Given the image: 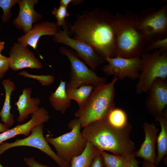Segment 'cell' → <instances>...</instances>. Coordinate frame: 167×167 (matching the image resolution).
Returning a JSON list of instances; mask_svg holds the SVG:
<instances>
[{
    "mask_svg": "<svg viewBox=\"0 0 167 167\" xmlns=\"http://www.w3.org/2000/svg\"><path fill=\"white\" fill-rule=\"evenodd\" d=\"M114 17L106 9L99 8L78 14L75 22L68 27L70 36L89 45L104 59L114 58L116 35Z\"/></svg>",
    "mask_w": 167,
    "mask_h": 167,
    "instance_id": "obj_1",
    "label": "cell"
},
{
    "mask_svg": "<svg viewBox=\"0 0 167 167\" xmlns=\"http://www.w3.org/2000/svg\"><path fill=\"white\" fill-rule=\"evenodd\" d=\"M82 135L101 151H107L128 159L135 157V145L130 139L129 124L122 129L110 125L106 118L92 122L83 128Z\"/></svg>",
    "mask_w": 167,
    "mask_h": 167,
    "instance_id": "obj_2",
    "label": "cell"
},
{
    "mask_svg": "<svg viewBox=\"0 0 167 167\" xmlns=\"http://www.w3.org/2000/svg\"><path fill=\"white\" fill-rule=\"evenodd\" d=\"M116 35L115 57H141L147 43L139 26L137 13L125 8L124 14L114 15L113 22Z\"/></svg>",
    "mask_w": 167,
    "mask_h": 167,
    "instance_id": "obj_3",
    "label": "cell"
},
{
    "mask_svg": "<svg viewBox=\"0 0 167 167\" xmlns=\"http://www.w3.org/2000/svg\"><path fill=\"white\" fill-rule=\"evenodd\" d=\"M118 79L114 77L108 83L94 87L87 100L75 113L83 128L88 124L106 118L115 107V85Z\"/></svg>",
    "mask_w": 167,
    "mask_h": 167,
    "instance_id": "obj_4",
    "label": "cell"
},
{
    "mask_svg": "<svg viewBox=\"0 0 167 167\" xmlns=\"http://www.w3.org/2000/svg\"><path fill=\"white\" fill-rule=\"evenodd\" d=\"M141 59L139 74L135 86L138 94L147 93L156 79L165 80L167 77V52L159 49L145 53Z\"/></svg>",
    "mask_w": 167,
    "mask_h": 167,
    "instance_id": "obj_5",
    "label": "cell"
},
{
    "mask_svg": "<svg viewBox=\"0 0 167 167\" xmlns=\"http://www.w3.org/2000/svg\"><path fill=\"white\" fill-rule=\"evenodd\" d=\"M71 131L56 138L45 137L48 143L52 144L56 151L58 156L63 160L70 163L74 157L84 150L87 141L80 131L81 124L76 118L68 124Z\"/></svg>",
    "mask_w": 167,
    "mask_h": 167,
    "instance_id": "obj_6",
    "label": "cell"
},
{
    "mask_svg": "<svg viewBox=\"0 0 167 167\" xmlns=\"http://www.w3.org/2000/svg\"><path fill=\"white\" fill-rule=\"evenodd\" d=\"M59 51L66 56L70 62V80L66 83V88H77L85 85L96 87L106 83V78L98 75L79 58L74 50L61 46Z\"/></svg>",
    "mask_w": 167,
    "mask_h": 167,
    "instance_id": "obj_7",
    "label": "cell"
},
{
    "mask_svg": "<svg viewBox=\"0 0 167 167\" xmlns=\"http://www.w3.org/2000/svg\"><path fill=\"white\" fill-rule=\"evenodd\" d=\"M137 18L147 45L154 40L167 36V3L158 10L153 7L143 9L137 13Z\"/></svg>",
    "mask_w": 167,
    "mask_h": 167,
    "instance_id": "obj_8",
    "label": "cell"
},
{
    "mask_svg": "<svg viewBox=\"0 0 167 167\" xmlns=\"http://www.w3.org/2000/svg\"><path fill=\"white\" fill-rule=\"evenodd\" d=\"M43 124L36 125L31 130L30 135L23 139H17L13 142H6L0 146V155L6 150L17 147L28 146L39 149L51 157L59 167H69L70 163L61 159L51 148L43 135Z\"/></svg>",
    "mask_w": 167,
    "mask_h": 167,
    "instance_id": "obj_9",
    "label": "cell"
},
{
    "mask_svg": "<svg viewBox=\"0 0 167 167\" xmlns=\"http://www.w3.org/2000/svg\"><path fill=\"white\" fill-rule=\"evenodd\" d=\"M63 28V30H58L53 36L54 41L71 48L75 51L77 56L93 71L104 63V59L98 55L92 47L86 42L71 37L66 25Z\"/></svg>",
    "mask_w": 167,
    "mask_h": 167,
    "instance_id": "obj_10",
    "label": "cell"
},
{
    "mask_svg": "<svg viewBox=\"0 0 167 167\" xmlns=\"http://www.w3.org/2000/svg\"><path fill=\"white\" fill-rule=\"evenodd\" d=\"M107 63L102 69L106 75H113L118 79L126 78L132 80L138 79L141 64V57H136L130 58L117 56L114 58H104Z\"/></svg>",
    "mask_w": 167,
    "mask_h": 167,
    "instance_id": "obj_11",
    "label": "cell"
},
{
    "mask_svg": "<svg viewBox=\"0 0 167 167\" xmlns=\"http://www.w3.org/2000/svg\"><path fill=\"white\" fill-rule=\"evenodd\" d=\"M9 54V68L14 71L26 68L40 69L43 67L42 62L33 52L27 47L22 46L17 42L13 43Z\"/></svg>",
    "mask_w": 167,
    "mask_h": 167,
    "instance_id": "obj_12",
    "label": "cell"
},
{
    "mask_svg": "<svg viewBox=\"0 0 167 167\" xmlns=\"http://www.w3.org/2000/svg\"><path fill=\"white\" fill-rule=\"evenodd\" d=\"M145 104L155 118L162 115L167 105V83L160 78L156 79L147 92Z\"/></svg>",
    "mask_w": 167,
    "mask_h": 167,
    "instance_id": "obj_13",
    "label": "cell"
},
{
    "mask_svg": "<svg viewBox=\"0 0 167 167\" xmlns=\"http://www.w3.org/2000/svg\"><path fill=\"white\" fill-rule=\"evenodd\" d=\"M39 2L38 0H20L18 3L19 11L18 15L12 21L14 26L25 34L42 17V15L36 12L34 6Z\"/></svg>",
    "mask_w": 167,
    "mask_h": 167,
    "instance_id": "obj_14",
    "label": "cell"
},
{
    "mask_svg": "<svg viewBox=\"0 0 167 167\" xmlns=\"http://www.w3.org/2000/svg\"><path fill=\"white\" fill-rule=\"evenodd\" d=\"M50 118L49 113L45 108L40 107L32 114L31 118L27 122L18 124L12 128L0 133V146L4 141L18 135H24L28 136L33 127L37 125L44 124L48 122Z\"/></svg>",
    "mask_w": 167,
    "mask_h": 167,
    "instance_id": "obj_15",
    "label": "cell"
},
{
    "mask_svg": "<svg viewBox=\"0 0 167 167\" xmlns=\"http://www.w3.org/2000/svg\"><path fill=\"white\" fill-rule=\"evenodd\" d=\"M58 29L56 23L45 21L34 24L32 28L28 32L19 36L17 42L25 47L28 45L36 49L40 38L45 35L53 36Z\"/></svg>",
    "mask_w": 167,
    "mask_h": 167,
    "instance_id": "obj_16",
    "label": "cell"
},
{
    "mask_svg": "<svg viewBox=\"0 0 167 167\" xmlns=\"http://www.w3.org/2000/svg\"><path fill=\"white\" fill-rule=\"evenodd\" d=\"M143 129L145 133V139L139 149L135 152V156L155 164L157 157L155 145L159 129L154 123L146 122L143 123Z\"/></svg>",
    "mask_w": 167,
    "mask_h": 167,
    "instance_id": "obj_17",
    "label": "cell"
},
{
    "mask_svg": "<svg viewBox=\"0 0 167 167\" xmlns=\"http://www.w3.org/2000/svg\"><path fill=\"white\" fill-rule=\"evenodd\" d=\"M32 91L31 88H24L18 100L15 103L19 113L17 121L19 123L23 122L30 114H32L40 108L41 100L37 97H31Z\"/></svg>",
    "mask_w": 167,
    "mask_h": 167,
    "instance_id": "obj_18",
    "label": "cell"
},
{
    "mask_svg": "<svg viewBox=\"0 0 167 167\" xmlns=\"http://www.w3.org/2000/svg\"><path fill=\"white\" fill-rule=\"evenodd\" d=\"M49 101L56 110L64 114L71 106V100L68 96L66 92L65 81L61 79L58 87L54 92H52L49 98Z\"/></svg>",
    "mask_w": 167,
    "mask_h": 167,
    "instance_id": "obj_19",
    "label": "cell"
},
{
    "mask_svg": "<svg viewBox=\"0 0 167 167\" xmlns=\"http://www.w3.org/2000/svg\"><path fill=\"white\" fill-rule=\"evenodd\" d=\"M2 84L5 89V96L4 103L0 111V117L3 124L9 128L14 123V115L10 112V100L11 93L15 89V85L9 79L3 80Z\"/></svg>",
    "mask_w": 167,
    "mask_h": 167,
    "instance_id": "obj_20",
    "label": "cell"
},
{
    "mask_svg": "<svg viewBox=\"0 0 167 167\" xmlns=\"http://www.w3.org/2000/svg\"><path fill=\"white\" fill-rule=\"evenodd\" d=\"M155 119L159 122L161 127L156 140L157 153L155 165L157 166L167 153V119L163 115Z\"/></svg>",
    "mask_w": 167,
    "mask_h": 167,
    "instance_id": "obj_21",
    "label": "cell"
},
{
    "mask_svg": "<svg viewBox=\"0 0 167 167\" xmlns=\"http://www.w3.org/2000/svg\"><path fill=\"white\" fill-rule=\"evenodd\" d=\"M96 147L87 142L83 152L74 157L69 167H89L94 157L101 152Z\"/></svg>",
    "mask_w": 167,
    "mask_h": 167,
    "instance_id": "obj_22",
    "label": "cell"
},
{
    "mask_svg": "<svg viewBox=\"0 0 167 167\" xmlns=\"http://www.w3.org/2000/svg\"><path fill=\"white\" fill-rule=\"evenodd\" d=\"M94 87L92 85H85L77 88H66V92L69 98L75 101L79 107L87 100Z\"/></svg>",
    "mask_w": 167,
    "mask_h": 167,
    "instance_id": "obj_23",
    "label": "cell"
},
{
    "mask_svg": "<svg viewBox=\"0 0 167 167\" xmlns=\"http://www.w3.org/2000/svg\"><path fill=\"white\" fill-rule=\"evenodd\" d=\"M106 119L112 126L118 129H122L129 123L126 113L122 109L115 107L108 114Z\"/></svg>",
    "mask_w": 167,
    "mask_h": 167,
    "instance_id": "obj_24",
    "label": "cell"
},
{
    "mask_svg": "<svg viewBox=\"0 0 167 167\" xmlns=\"http://www.w3.org/2000/svg\"><path fill=\"white\" fill-rule=\"evenodd\" d=\"M105 167H129L128 160L120 155L110 154L105 151L100 152Z\"/></svg>",
    "mask_w": 167,
    "mask_h": 167,
    "instance_id": "obj_25",
    "label": "cell"
},
{
    "mask_svg": "<svg viewBox=\"0 0 167 167\" xmlns=\"http://www.w3.org/2000/svg\"><path fill=\"white\" fill-rule=\"evenodd\" d=\"M20 0H0V8L3 10L1 17L2 21L4 22L9 21L12 16L11 8L18 4Z\"/></svg>",
    "mask_w": 167,
    "mask_h": 167,
    "instance_id": "obj_26",
    "label": "cell"
},
{
    "mask_svg": "<svg viewBox=\"0 0 167 167\" xmlns=\"http://www.w3.org/2000/svg\"><path fill=\"white\" fill-rule=\"evenodd\" d=\"M19 75L25 77L36 79L43 86H49L54 82V77L50 75H34L30 74L26 71H20Z\"/></svg>",
    "mask_w": 167,
    "mask_h": 167,
    "instance_id": "obj_27",
    "label": "cell"
},
{
    "mask_svg": "<svg viewBox=\"0 0 167 167\" xmlns=\"http://www.w3.org/2000/svg\"><path fill=\"white\" fill-rule=\"evenodd\" d=\"M51 13L57 20L56 23L58 28L65 26L66 23L65 19L70 15L67 7L60 5L58 8H54Z\"/></svg>",
    "mask_w": 167,
    "mask_h": 167,
    "instance_id": "obj_28",
    "label": "cell"
},
{
    "mask_svg": "<svg viewBox=\"0 0 167 167\" xmlns=\"http://www.w3.org/2000/svg\"><path fill=\"white\" fill-rule=\"evenodd\" d=\"M159 49L161 50L164 52H167V36L158 39L150 42L145 47V53Z\"/></svg>",
    "mask_w": 167,
    "mask_h": 167,
    "instance_id": "obj_29",
    "label": "cell"
},
{
    "mask_svg": "<svg viewBox=\"0 0 167 167\" xmlns=\"http://www.w3.org/2000/svg\"><path fill=\"white\" fill-rule=\"evenodd\" d=\"M24 159L28 167H51L38 162L33 157L24 158Z\"/></svg>",
    "mask_w": 167,
    "mask_h": 167,
    "instance_id": "obj_30",
    "label": "cell"
},
{
    "mask_svg": "<svg viewBox=\"0 0 167 167\" xmlns=\"http://www.w3.org/2000/svg\"><path fill=\"white\" fill-rule=\"evenodd\" d=\"M9 68L8 57L7 59H0V78H3Z\"/></svg>",
    "mask_w": 167,
    "mask_h": 167,
    "instance_id": "obj_31",
    "label": "cell"
},
{
    "mask_svg": "<svg viewBox=\"0 0 167 167\" xmlns=\"http://www.w3.org/2000/svg\"><path fill=\"white\" fill-rule=\"evenodd\" d=\"M100 152L94 157L89 167H104Z\"/></svg>",
    "mask_w": 167,
    "mask_h": 167,
    "instance_id": "obj_32",
    "label": "cell"
},
{
    "mask_svg": "<svg viewBox=\"0 0 167 167\" xmlns=\"http://www.w3.org/2000/svg\"><path fill=\"white\" fill-rule=\"evenodd\" d=\"M135 157L129 159V167H138L139 162L135 159Z\"/></svg>",
    "mask_w": 167,
    "mask_h": 167,
    "instance_id": "obj_33",
    "label": "cell"
},
{
    "mask_svg": "<svg viewBox=\"0 0 167 167\" xmlns=\"http://www.w3.org/2000/svg\"><path fill=\"white\" fill-rule=\"evenodd\" d=\"M142 167H157L155 164L144 160L142 162Z\"/></svg>",
    "mask_w": 167,
    "mask_h": 167,
    "instance_id": "obj_34",
    "label": "cell"
},
{
    "mask_svg": "<svg viewBox=\"0 0 167 167\" xmlns=\"http://www.w3.org/2000/svg\"><path fill=\"white\" fill-rule=\"evenodd\" d=\"M8 129H9V128L6 125L0 122V133L4 132Z\"/></svg>",
    "mask_w": 167,
    "mask_h": 167,
    "instance_id": "obj_35",
    "label": "cell"
},
{
    "mask_svg": "<svg viewBox=\"0 0 167 167\" xmlns=\"http://www.w3.org/2000/svg\"><path fill=\"white\" fill-rule=\"evenodd\" d=\"M5 43L4 42L0 41V53L4 49Z\"/></svg>",
    "mask_w": 167,
    "mask_h": 167,
    "instance_id": "obj_36",
    "label": "cell"
},
{
    "mask_svg": "<svg viewBox=\"0 0 167 167\" xmlns=\"http://www.w3.org/2000/svg\"><path fill=\"white\" fill-rule=\"evenodd\" d=\"M8 57H6L1 54L0 53V59H5L7 58Z\"/></svg>",
    "mask_w": 167,
    "mask_h": 167,
    "instance_id": "obj_37",
    "label": "cell"
},
{
    "mask_svg": "<svg viewBox=\"0 0 167 167\" xmlns=\"http://www.w3.org/2000/svg\"><path fill=\"white\" fill-rule=\"evenodd\" d=\"M0 167H4L0 163Z\"/></svg>",
    "mask_w": 167,
    "mask_h": 167,
    "instance_id": "obj_38",
    "label": "cell"
},
{
    "mask_svg": "<svg viewBox=\"0 0 167 167\" xmlns=\"http://www.w3.org/2000/svg\"><path fill=\"white\" fill-rule=\"evenodd\" d=\"M1 32V26H0V32Z\"/></svg>",
    "mask_w": 167,
    "mask_h": 167,
    "instance_id": "obj_39",
    "label": "cell"
}]
</instances>
